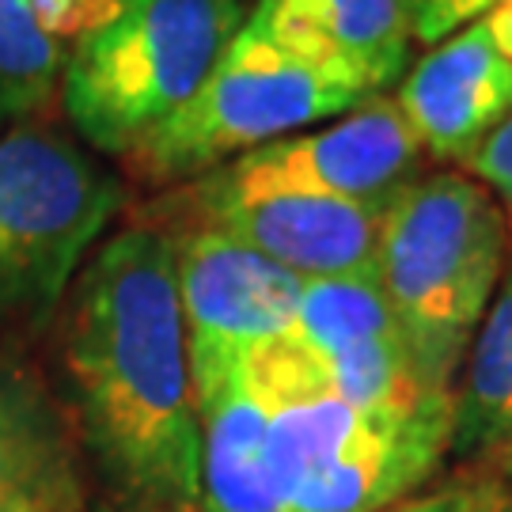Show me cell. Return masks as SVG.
I'll return each mask as SVG.
<instances>
[{
  "mask_svg": "<svg viewBox=\"0 0 512 512\" xmlns=\"http://www.w3.org/2000/svg\"><path fill=\"white\" fill-rule=\"evenodd\" d=\"M486 463H490V471H494L490 478H494L497 486H501V490L512 497V433L501 440V444H497L490 456H486Z\"/></svg>",
  "mask_w": 512,
  "mask_h": 512,
  "instance_id": "obj_23",
  "label": "cell"
},
{
  "mask_svg": "<svg viewBox=\"0 0 512 512\" xmlns=\"http://www.w3.org/2000/svg\"><path fill=\"white\" fill-rule=\"evenodd\" d=\"M478 19H482L486 35L494 42V50L512 65V0L509 4H494L490 12H482Z\"/></svg>",
  "mask_w": 512,
  "mask_h": 512,
  "instance_id": "obj_21",
  "label": "cell"
},
{
  "mask_svg": "<svg viewBox=\"0 0 512 512\" xmlns=\"http://www.w3.org/2000/svg\"><path fill=\"white\" fill-rule=\"evenodd\" d=\"M202 429V512H281L266 471V403L243 353L190 368Z\"/></svg>",
  "mask_w": 512,
  "mask_h": 512,
  "instance_id": "obj_11",
  "label": "cell"
},
{
  "mask_svg": "<svg viewBox=\"0 0 512 512\" xmlns=\"http://www.w3.org/2000/svg\"><path fill=\"white\" fill-rule=\"evenodd\" d=\"M463 171L494 194L512 224V114L463 160Z\"/></svg>",
  "mask_w": 512,
  "mask_h": 512,
  "instance_id": "obj_18",
  "label": "cell"
},
{
  "mask_svg": "<svg viewBox=\"0 0 512 512\" xmlns=\"http://www.w3.org/2000/svg\"><path fill=\"white\" fill-rule=\"evenodd\" d=\"M395 103L425 156L463 164L512 114V65L475 19L421 57Z\"/></svg>",
  "mask_w": 512,
  "mask_h": 512,
  "instance_id": "obj_10",
  "label": "cell"
},
{
  "mask_svg": "<svg viewBox=\"0 0 512 512\" xmlns=\"http://www.w3.org/2000/svg\"><path fill=\"white\" fill-rule=\"evenodd\" d=\"M156 217L209 224L311 281L376 274L384 209L289 190H232L202 175L156 205Z\"/></svg>",
  "mask_w": 512,
  "mask_h": 512,
  "instance_id": "obj_7",
  "label": "cell"
},
{
  "mask_svg": "<svg viewBox=\"0 0 512 512\" xmlns=\"http://www.w3.org/2000/svg\"><path fill=\"white\" fill-rule=\"evenodd\" d=\"M512 433V270L501 277L494 304L478 327L456 387L452 452L486 459Z\"/></svg>",
  "mask_w": 512,
  "mask_h": 512,
  "instance_id": "obj_14",
  "label": "cell"
},
{
  "mask_svg": "<svg viewBox=\"0 0 512 512\" xmlns=\"http://www.w3.org/2000/svg\"><path fill=\"white\" fill-rule=\"evenodd\" d=\"M494 4H509V0H410L414 42L437 46L448 35H456L459 27L475 23L482 12H490Z\"/></svg>",
  "mask_w": 512,
  "mask_h": 512,
  "instance_id": "obj_19",
  "label": "cell"
},
{
  "mask_svg": "<svg viewBox=\"0 0 512 512\" xmlns=\"http://www.w3.org/2000/svg\"><path fill=\"white\" fill-rule=\"evenodd\" d=\"M118 205V179L69 141L0 133V319L54 308Z\"/></svg>",
  "mask_w": 512,
  "mask_h": 512,
  "instance_id": "obj_5",
  "label": "cell"
},
{
  "mask_svg": "<svg viewBox=\"0 0 512 512\" xmlns=\"http://www.w3.org/2000/svg\"><path fill=\"white\" fill-rule=\"evenodd\" d=\"M475 497H471V512H512V497L497 486L494 478H471Z\"/></svg>",
  "mask_w": 512,
  "mask_h": 512,
  "instance_id": "obj_22",
  "label": "cell"
},
{
  "mask_svg": "<svg viewBox=\"0 0 512 512\" xmlns=\"http://www.w3.org/2000/svg\"><path fill=\"white\" fill-rule=\"evenodd\" d=\"M164 236L175 255L190 368L251 353L293 330L304 277L198 220H175Z\"/></svg>",
  "mask_w": 512,
  "mask_h": 512,
  "instance_id": "obj_8",
  "label": "cell"
},
{
  "mask_svg": "<svg viewBox=\"0 0 512 512\" xmlns=\"http://www.w3.org/2000/svg\"><path fill=\"white\" fill-rule=\"evenodd\" d=\"M65 46L38 27L27 0H0V133L54 103Z\"/></svg>",
  "mask_w": 512,
  "mask_h": 512,
  "instance_id": "obj_16",
  "label": "cell"
},
{
  "mask_svg": "<svg viewBox=\"0 0 512 512\" xmlns=\"http://www.w3.org/2000/svg\"><path fill=\"white\" fill-rule=\"evenodd\" d=\"M471 497H475V486H471V478H463V482H452L437 494L406 497L384 512H471Z\"/></svg>",
  "mask_w": 512,
  "mask_h": 512,
  "instance_id": "obj_20",
  "label": "cell"
},
{
  "mask_svg": "<svg viewBox=\"0 0 512 512\" xmlns=\"http://www.w3.org/2000/svg\"><path fill=\"white\" fill-rule=\"evenodd\" d=\"M509 217L467 171L406 183L384 209L376 277L429 391H456L509 255Z\"/></svg>",
  "mask_w": 512,
  "mask_h": 512,
  "instance_id": "obj_2",
  "label": "cell"
},
{
  "mask_svg": "<svg viewBox=\"0 0 512 512\" xmlns=\"http://www.w3.org/2000/svg\"><path fill=\"white\" fill-rule=\"evenodd\" d=\"M425 160L395 99L368 95L338 122L289 133L205 171L232 190H289L387 209Z\"/></svg>",
  "mask_w": 512,
  "mask_h": 512,
  "instance_id": "obj_6",
  "label": "cell"
},
{
  "mask_svg": "<svg viewBox=\"0 0 512 512\" xmlns=\"http://www.w3.org/2000/svg\"><path fill=\"white\" fill-rule=\"evenodd\" d=\"M365 99L361 84L285 46L247 12L202 88L122 164L141 183H194L251 148L346 114Z\"/></svg>",
  "mask_w": 512,
  "mask_h": 512,
  "instance_id": "obj_3",
  "label": "cell"
},
{
  "mask_svg": "<svg viewBox=\"0 0 512 512\" xmlns=\"http://www.w3.org/2000/svg\"><path fill=\"white\" fill-rule=\"evenodd\" d=\"M27 8L35 12L38 27L54 42L76 46L80 38H88L118 16L122 0H27Z\"/></svg>",
  "mask_w": 512,
  "mask_h": 512,
  "instance_id": "obj_17",
  "label": "cell"
},
{
  "mask_svg": "<svg viewBox=\"0 0 512 512\" xmlns=\"http://www.w3.org/2000/svg\"><path fill=\"white\" fill-rule=\"evenodd\" d=\"M84 440L129 512H202V429L175 255L160 228L99 243L65 315Z\"/></svg>",
  "mask_w": 512,
  "mask_h": 512,
  "instance_id": "obj_1",
  "label": "cell"
},
{
  "mask_svg": "<svg viewBox=\"0 0 512 512\" xmlns=\"http://www.w3.org/2000/svg\"><path fill=\"white\" fill-rule=\"evenodd\" d=\"M293 334L323 361L372 338L399 334V323L376 274L311 277L300 289Z\"/></svg>",
  "mask_w": 512,
  "mask_h": 512,
  "instance_id": "obj_15",
  "label": "cell"
},
{
  "mask_svg": "<svg viewBox=\"0 0 512 512\" xmlns=\"http://www.w3.org/2000/svg\"><path fill=\"white\" fill-rule=\"evenodd\" d=\"M285 46L349 76L368 95L410 65V0H258L251 8Z\"/></svg>",
  "mask_w": 512,
  "mask_h": 512,
  "instance_id": "obj_12",
  "label": "cell"
},
{
  "mask_svg": "<svg viewBox=\"0 0 512 512\" xmlns=\"http://www.w3.org/2000/svg\"><path fill=\"white\" fill-rule=\"evenodd\" d=\"M73 497V459L50 406L0 372V512H65Z\"/></svg>",
  "mask_w": 512,
  "mask_h": 512,
  "instance_id": "obj_13",
  "label": "cell"
},
{
  "mask_svg": "<svg viewBox=\"0 0 512 512\" xmlns=\"http://www.w3.org/2000/svg\"><path fill=\"white\" fill-rule=\"evenodd\" d=\"M247 19L243 0H122L65 54L61 103L76 133L126 160L202 88Z\"/></svg>",
  "mask_w": 512,
  "mask_h": 512,
  "instance_id": "obj_4",
  "label": "cell"
},
{
  "mask_svg": "<svg viewBox=\"0 0 512 512\" xmlns=\"http://www.w3.org/2000/svg\"><path fill=\"white\" fill-rule=\"evenodd\" d=\"M456 391L395 410H361L342 444L293 494L285 512H384L406 501L452 452Z\"/></svg>",
  "mask_w": 512,
  "mask_h": 512,
  "instance_id": "obj_9",
  "label": "cell"
}]
</instances>
